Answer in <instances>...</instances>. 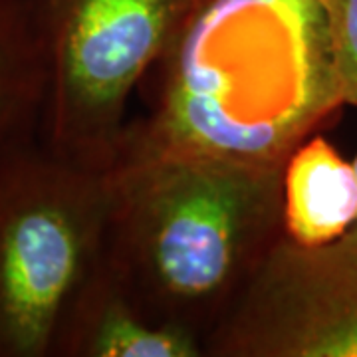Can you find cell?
<instances>
[{
    "label": "cell",
    "instance_id": "4",
    "mask_svg": "<svg viewBox=\"0 0 357 357\" xmlns=\"http://www.w3.org/2000/svg\"><path fill=\"white\" fill-rule=\"evenodd\" d=\"M211 0H26L46 62L40 135L68 161L114 165L128 105Z\"/></svg>",
    "mask_w": 357,
    "mask_h": 357
},
{
    "label": "cell",
    "instance_id": "6",
    "mask_svg": "<svg viewBox=\"0 0 357 357\" xmlns=\"http://www.w3.org/2000/svg\"><path fill=\"white\" fill-rule=\"evenodd\" d=\"M52 357H204V345L149 318L102 255L66 307Z\"/></svg>",
    "mask_w": 357,
    "mask_h": 357
},
{
    "label": "cell",
    "instance_id": "3",
    "mask_svg": "<svg viewBox=\"0 0 357 357\" xmlns=\"http://www.w3.org/2000/svg\"><path fill=\"white\" fill-rule=\"evenodd\" d=\"M107 206L105 173L56 153L40 128L0 143V357H52L103 255Z\"/></svg>",
    "mask_w": 357,
    "mask_h": 357
},
{
    "label": "cell",
    "instance_id": "2",
    "mask_svg": "<svg viewBox=\"0 0 357 357\" xmlns=\"http://www.w3.org/2000/svg\"><path fill=\"white\" fill-rule=\"evenodd\" d=\"M282 169L211 157L117 161L103 258L159 324L204 340L284 236Z\"/></svg>",
    "mask_w": 357,
    "mask_h": 357
},
{
    "label": "cell",
    "instance_id": "9",
    "mask_svg": "<svg viewBox=\"0 0 357 357\" xmlns=\"http://www.w3.org/2000/svg\"><path fill=\"white\" fill-rule=\"evenodd\" d=\"M330 28L335 68L347 105L357 103V0H318Z\"/></svg>",
    "mask_w": 357,
    "mask_h": 357
},
{
    "label": "cell",
    "instance_id": "8",
    "mask_svg": "<svg viewBox=\"0 0 357 357\" xmlns=\"http://www.w3.org/2000/svg\"><path fill=\"white\" fill-rule=\"evenodd\" d=\"M46 62L26 0H0V143L40 128Z\"/></svg>",
    "mask_w": 357,
    "mask_h": 357
},
{
    "label": "cell",
    "instance_id": "7",
    "mask_svg": "<svg viewBox=\"0 0 357 357\" xmlns=\"http://www.w3.org/2000/svg\"><path fill=\"white\" fill-rule=\"evenodd\" d=\"M357 225V173L324 133L288 155L282 169L284 236L302 246L337 241Z\"/></svg>",
    "mask_w": 357,
    "mask_h": 357
},
{
    "label": "cell",
    "instance_id": "10",
    "mask_svg": "<svg viewBox=\"0 0 357 357\" xmlns=\"http://www.w3.org/2000/svg\"><path fill=\"white\" fill-rule=\"evenodd\" d=\"M354 107H356V109H357V103H356V105H354ZM354 167H356V173H357V153H356V157H354Z\"/></svg>",
    "mask_w": 357,
    "mask_h": 357
},
{
    "label": "cell",
    "instance_id": "5",
    "mask_svg": "<svg viewBox=\"0 0 357 357\" xmlns=\"http://www.w3.org/2000/svg\"><path fill=\"white\" fill-rule=\"evenodd\" d=\"M204 357H357V225L319 246L282 236Z\"/></svg>",
    "mask_w": 357,
    "mask_h": 357
},
{
    "label": "cell",
    "instance_id": "1",
    "mask_svg": "<svg viewBox=\"0 0 357 357\" xmlns=\"http://www.w3.org/2000/svg\"><path fill=\"white\" fill-rule=\"evenodd\" d=\"M114 163L161 155L284 165L347 103L318 0H211L151 72Z\"/></svg>",
    "mask_w": 357,
    "mask_h": 357
}]
</instances>
